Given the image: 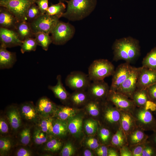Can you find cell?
I'll return each mask as SVG.
<instances>
[{
  "label": "cell",
  "instance_id": "obj_1",
  "mask_svg": "<svg viewBox=\"0 0 156 156\" xmlns=\"http://www.w3.org/2000/svg\"><path fill=\"white\" fill-rule=\"evenodd\" d=\"M112 48L113 59L116 61L122 60L130 64L135 61L140 54L138 41L131 37L116 40Z\"/></svg>",
  "mask_w": 156,
  "mask_h": 156
},
{
  "label": "cell",
  "instance_id": "obj_2",
  "mask_svg": "<svg viewBox=\"0 0 156 156\" xmlns=\"http://www.w3.org/2000/svg\"><path fill=\"white\" fill-rule=\"evenodd\" d=\"M67 3L66 11L62 17L71 21H80L89 16L94 10L97 0H66Z\"/></svg>",
  "mask_w": 156,
  "mask_h": 156
},
{
  "label": "cell",
  "instance_id": "obj_3",
  "mask_svg": "<svg viewBox=\"0 0 156 156\" xmlns=\"http://www.w3.org/2000/svg\"><path fill=\"white\" fill-rule=\"evenodd\" d=\"M115 70L113 64L104 59L94 60L90 66L88 76L93 81L103 80L106 77L112 76Z\"/></svg>",
  "mask_w": 156,
  "mask_h": 156
},
{
  "label": "cell",
  "instance_id": "obj_4",
  "mask_svg": "<svg viewBox=\"0 0 156 156\" xmlns=\"http://www.w3.org/2000/svg\"><path fill=\"white\" fill-rule=\"evenodd\" d=\"M131 113L137 127L144 131H156V119L151 110L146 109L144 107L136 106Z\"/></svg>",
  "mask_w": 156,
  "mask_h": 156
},
{
  "label": "cell",
  "instance_id": "obj_5",
  "mask_svg": "<svg viewBox=\"0 0 156 156\" xmlns=\"http://www.w3.org/2000/svg\"><path fill=\"white\" fill-rule=\"evenodd\" d=\"M75 32V28L71 24L59 21L51 34L52 43L64 45L73 37Z\"/></svg>",
  "mask_w": 156,
  "mask_h": 156
},
{
  "label": "cell",
  "instance_id": "obj_6",
  "mask_svg": "<svg viewBox=\"0 0 156 156\" xmlns=\"http://www.w3.org/2000/svg\"><path fill=\"white\" fill-rule=\"evenodd\" d=\"M37 0H13L0 1V6L6 8L16 17L18 22L26 21L28 10Z\"/></svg>",
  "mask_w": 156,
  "mask_h": 156
},
{
  "label": "cell",
  "instance_id": "obj_7",
  "mask_svg": "<svg viewBox=\"0 0 156 156\" xmlns=\"http://www.w3.org/2000/svg\"><path fill=\"white\" fill-rule=\"evenodd\" d=\"M59 18L56 16L44 14L29 23L34 34L42 32L49 34L60 21Z\"/></svg>",
  "mask_w": 156,
  "mask_h": 156
},
{
  "label": "cell",
  "instance_id": "obj_8",
  "mask_svg": "<svg viewBox=\"0 0 156 156\" xmlns=\"http://www.w3.org/2000/svg\"><path fill=\"white\" fill-rule=\"evenodd\" d=\"M106 99L120 111H125L131 113L136 107L131 99L116 91L110 90Z\"/></svg>",
  "mask_w": 156,
  "mask_h": 156
},
{
  "label": "cell",
  "instance_id": "obj_9",
  "mask_svg": "<svg viewBox=\"0 0 156 156\" xmlns=\"http://www.w3.org/2000/svg\"><path fill=\"white\" fill-rule=\"evenodd\" d=\"M91 81L88 75L80 71H74L67 76L65 84L73 90H85L88 89Z\"/></svg>",
  "mask_w": 156,
  "mask_h": 156
},
{
  "label": "cell",
  "instance_id": "obj_10",
  "mask_svg": "<svg viewBox=\"0 0 156 156\" xmlns=\"http://www.w3.org/2000/svg\"><path fill=\"white\" fill-rule=\"evenodd\" d=\"M141 67H133L128 77L116 91L121 93L131 99L132 95L137 89V83Z\"/></svg>",
  "mask_w": 156,
  "mask_h": 156
},
{
  "label": "cell",
  "instance_id": "obj_11",
  "mask_svg": "<svg viewBox=\"0 0 156 156\" xmlns=\"http://www.w3.org/2000/svg\"><path fill=\"white\" fill-rule=\"evenodd\" d=\"M103 117L105 122L112 127L115 132L120 127V110L107 100L104 103Z\"/></svg>",
  "mask_w": 156,
  "mask_h": 156
},
{
  "label": "cell",
  "instance_id": "obj_12",
  "mask_svg": "<svg viewBox=\"0 0 156 156\" xmlns=\"http://www.w3.org/2000/svg\"><path fill=\"white\" fill-rule=\"evenodd\" d=\"M130 64L126 62L121 64L115 70L112 75L110 90L117 91L127 78L133 67Z\"/></svg>",
  "mask_w": 156,
  "mask_h": 156
},
{
  "label": "cell",
  "instance_id": "obj_13",
  "mask_svg": "<svg viewBox=\"0 0 156 156\" xmlns=\"http://www.w3.org/2000/svg\"><path fill=\"white\" fill-rule=\"evenodd\" d=\"M87 89L89 95L94 100H103L107 98L110 87L103 80L93 81Z\"/></svg>",
  "mask_w": 156,
  "mask_h": 156
},
{
  "label": "cell",
  "instance_id": "obj_14",
  "mask_svg": "<svg viewBox=\"0 0 156 156\" xmlns=\"http://www.w3.org/2000/svg\"><path fill=\"white\" fill-rule=\"evenodd\" d=\"M0 47L7 48L21 46V40L13 30L0 27Z\"/></svg>",
  "mask_w": 156,
  "mask_h": 156
},
{
  "label": "cell",
  "instance_id": "obj_15",
  "mask_svg": "<svg viewBox=\"0 0 156 156\" xmlns=\"http://www.w3.org/2000/svg\"><path fill=\"white\" fill-rule=\"evenodd\" d=\"M156 83V70L141 67L137 83V89H146Z\"/></svg>",
  "mask_w": 156,
  "mask_h": 156
},
{
  "label": "cell",
  "instance_id": "obj_16",
  "mask_svg": "<svg viewBox=\"0 0 156 156\" xmlns=\"http://www.w3.org/2000/svg\"><path fill=\"white\" fill-rule=\"evenodd\" d=\"M40 116L43 117L54 116L57 107L46 97H42L38 101L36 106Z\"/></svg>",
  "mask_w": 156,
  "mask_h": 156
},
{
  "label": "cell",
  "instance_id": "obj_17",
  "mask_svg": "<svg viewBox=\"0 0 156 156\" xmlns=\"http://www.w3.org/2000/svg\"><path fill=\"white\" fill-rule=\"evenodd\" d=\"M19 110L22 118L26 120L36 123L39 119L40 116L36 107L31 102L22 104Z\"/></svg>",
  "mask_w": 156,
  "mask_h": 156
},
{
  "label": "cell",
  "instance_id": "obj_18",
  "mask_svg": "<svg viewBox=\"0 0 156 156\" xmlns=\"http://www.w3.org/2000/svg\"><path fill=\"white\" fill-rule=\"evenodd\" d=\"M18 22L10 11L5 7L0 6V27L14 30Z\"/></svg>",
  "mask_w": 156,
  "mask_h": 156
},
{
  "label": "cell",
  "instance_id": "obj_19",
  "mask_svg": "<svg viewBox=\"0 0 156 156\" xmlns=\"http://www.w3.org/2000/svg\"><path fill=\"white\" fill-rule=\"evenodd\" d=\"M120 126L126 136L137 127L134 119L130 112L120 111Z\"/></svg>",
  "mask_w": 156,
  "mask_h": 156
},
{
  "label": "cell",
  "instance_id": "obj_20",
  "mask_svg": "<svg viewBox=\"0 0 156 156\" xmlns=\"http://www.w3.org/2000/svg\"><path fill=\"white\" fill-rule=\"evenodd\" d=\"M17 60L15 52L8 51L7 48L0 47V68L9 69L12 68Z\"/></svg>",
  "mask_w": 156,
  "mask_h": 156
},
{
  "label": "cell",
  "instance_id": "obj_21",
  "mask_svg": "<svg viewBox=\"0 0 156 156\" xmlns=\"http://www.w3.org/2000/svg\"><path fill=\"white\" fill-rule=\"evenodd\" d=\"M142 129L136 127L127 136V145L129 146L145 143L149 136Z\"/></svg>",
  "mask_w": 156,
  "mask_h": 156
},
{
  "label": "cell",
  "instance_id": "obj_22",
  "mask_svg": "<svg viewBox=\"0 0 156 156\" xmlns=\"http://www.w3.org/2000/svg\"><path fill=\"white\" fill-rule=\"evenodd\" d=\"M6 117L12 129L14 131L18 130L22 124V117L19 109L15 106H10L7 112Z\"/></svg>",
  "mask_w": 156,
  "mask_h": 156
},
{
  "label": "cell",
  "instance_id": "obj_23",
  "mask_svg": "<svg viewBox=\"0 0 156 156\" xmlns=\"http://www.w3.org/2000/svg\"><path fill=\"white\" fill-rule=\"evenodd\" d=\"M14 30L22 41L28 38L35 37V34L31 29L30 23L27 21L18 22Z\"/></svg>",
  "mask_w": 156,
  "mask_h": 156
},
{
  "label": "cell",
  "instance_id": "obj_24",
  "mask_svg": "<svg viewBox=\"0 0 156 156\" xmlns=\"http://www.w3.org/2000/svg\"><path fill=\"white\" fill-rule=\"evenodd\" d=\"M68 131L76 137H79L82 132L83 118L79 115H75L67 120Z\"/></svg>",
  "mask_w": 156,
  "mask_h": 156
},
{
  "label": "cell",
  "instance_id": "obj_25",
  "mask_svg": "<svg viewBox=\"0 0 156 156\" xmlns=\"http://www.w3.org/2000/svg\"><path fill=\"white\" fill-rule=\"evenodd\" d=\"M57 82L54 86H49L48 88L51 90L55 96L61 101L65 102L70 99L68 93L63 86L62 77L59 75L57 77Z\"/></svg>",
  "mask_w": 156,
  "mask_h": 156
},
{
  "label": "cell",
  "instance_id": "obj_26",
  "mask_svg": "<svg viewBox=\"0 0 156 156\" xmlns=\"http://www.w3.org/2000/svg\"><path fill=\"white\" fill-rule=\"evenodd\" d=\"M68 131L67 121L54 119L52 135L62 138L66 136Z\"/></svg>",
  "mask_w": 156,
  "mask_h": 156
},
{
  "label": "cell",
  "instance_id": "obj_27",
  "mask_svg": "<svg viewBox=\"0 0 156 156\" xmlns=\"http://www.w3.org/2000/svg\"><path fill=\"white\" fill-rule=\"evenodd\" d=\"M131 99L137 107H144L146 102L150 100L146 89H137Z\"/></svg>",
  "mask_w": 156,
  "mask_h": 156
},
{
  "label": "cell",
  "instance_id": "obj_28",
  "mask_svg": "<svg viewBox=\"0 0 156 156\" xmlns=\"http://www.w3.org/2000/svg\"><path fill=\"white\" fill-rule=\"evenodd\" d=\"M77 111L73 108L67 106L57 107L54 116L57 118L67 121L69 118L76 115Z\"/></svg>",
  "mask_w": 156,
  "mask_h": 156
},
{
  "label": "cell",
  "instance_id": "obj_29",
  "mask_svg": "<svg viewBox=\"0 0 156 156\" xmlns=\"http://www.w3.org/2000/svg\"><path fill=\"white\" fill-rule=\"evenodd\" d=\"M110 142L113 146L119 150L127 145L126 136L120 127L113 135Z\"/></svg>",
  "mask_w": 156,
  "mask_h": 156
},
{
  "label": "cell",
  "instance_id": "obj_30",
  "mask_svg": "<svg viewBox=\"0 0 156 156\" xmlns=\"http://www.w3.org/2000/svg\"><path fill=\"white\" fill-rule=\"evenodd\" d=\"M53 120L52 116L43 117L40 116L36 123L37 127L43 132L52 135Z\"/></svg>",
  "mask_w": 156,
  "mask_h": 156
},
{
  "label": "cell",
  "instance_id": "obj_31",
  "mask_svg": "<svg viewBox=\"0 0 156 156\" xmlns=\"http://www.w3.org/2000/svg\"><path fill=\"white\" fill-rule=\"evenodd\" d=\"M35 39L38 45L40 46L45 51L48 50L50 45L52 43L51 36L49 34L42 32L35 34Z\"/></svg>",
  "mask_w": 156,
  "mask_h": 156
},
{
  "label": "cell",
  "instance_id": "obj_32",
  "mask_svg": "<svg viewBox=\"0 0 156 156\" xmlns=\"http://www.w3.org/2000/svg\"><path fill=\"white\" fill-rule=\"evenodd\" d=\"M142 63V66L156 70V47L147 53Z\"/></svg>",
  "mask_w": 156,
  "mask_h": 156
},
{
  "label": "cell",
  "instance_id": "obj_33",
  "mask_svg": "<svg viewBox=\"0 0 156 156\" xmlns=\"http://www.w3.org/2000/svg\"><path fill=\"white\" fill-rule=\"evenodd\" d=\"M66 8V5L64 2L59 1L57 4H51L45 14L51 16H55L60 18L62 17L65 12Z\"/></svg>",
  "mask_w": 156,
  "mask_h": 156
},
{
  "label": "cell",
  "instance_id": "obj_34",
  "mask_svg": "<svg viewBox=\"0 0 156 156\" xmlns=\"http://www.w3.org/2000/svg\"><path fill=\"white\" fill-rule=\"evenodd\" d=\"M88 94L85 90L75 91L70 96V100L74 105H80L88 102Z\"/></svg>",
  "mask_w": 156,
  "mask_h": 156
},
{
  "label": "cell",
  "instance_id": "obj_35",
  "mask_svg": "<svg viewBox=\"0 0 156 156\" xmlns=\"http://www.w3.org/2000/svg\"><path fill=\"white\" fill-rule=\"evenodd\" d=\"M52 135L40 130L37 127L34 130L33 139L37 145H41L45 144Z\"/></svg>",
  "mask_w": 156,
  "mask_h": 156
},
{
  "label": "cell",
  "instance_id": "obj_36",
  "mask_svg": "<svg viewBox=\"0 0 156 156\" xmlns=\"http://www.w3.org/2000/svg\"><path fill=\"white\" fill-rule=\"evenodd\" d=\"M37 42L34 38H27L23 41L21 46V51L22 53L35 51L37 46Z\"/></svg>",
  "mask_w": 156,
  "mask_h": 156
},
{
  "label": "cell",
  "instance_id": "obj_37",
  "mask_svg": "<svg viewBox=\"0 0 156 156\" xmlns=\"http://www.w3.org/2000/svg\"><path fill=\"white\" fill-rule=\"evenodd\" d=\"M62 145V143L60 140L51 137L45 143L44 150L52 152H56L61 148Z\"/></svg>",
  "mask_w": 156,
  "mask_h": 156
},
{
  "label": "cell",
  "instance_id": "obj_38",
  "mask_svg": "<svg viewBox=\"0 0 156 156\" xmlns=\"http://www.w3.org/2000/svg\"><path fill=\"white\" fill-rule=\"evenodd\" d=\"M42 14L37 4L34 3L29 8L26 16V21L30 23L42 15Z\"/></svg>",
  "mask_w": 156,
  "mask_h": 156
},
{
  "label": "cell",
  "instance_id": "obj_39",
  "mask_svg": "<svg viewBox=\"0 0 156 156\" xmlns=\"http://www.w3.org/2000/svg\"><path fill=\"white\" fill-rule=\"evenodd\" d=\"M11 139L7 137H1L0 139V155L4 156L7 154L13 144Z\"/></svg>",
  "mask_w": 156,
  "mask_h": 156
},
{
  "label": "cell",
  "instance_id": "obj_40",
  "mask_svg": "<svg viewBox=\"0 0 156 156\" xmlns=\"http://www.w3.org/2000/svg\"><path fill=\"white\" fill-rule=\"evenodd\" d=\"M98 124L97 122L92 119L86 121L84 124V128L86 133L89 135H93L97 132Z\"/></svg>",
  "mask_w": 156,
  "mask_h": 156
},
{
  "label": "cell",
  "instance_id": "obj_41",
  "mask_svg": "<svg viewBox=\"0 0 156 156\" xmlns=\"http://www.w3.org/2000/svg\"><path fill=\"white\" fill-rule=\"evenodd\" d=\"M100 105L96 100L90 101L86 105V109L89 114L93 116H98L100 114Z\"/></svg>",
  "mask_w": 156,
  "mask_h": 156
},
{
  "label": "cell",
  "instance_id": "obj_42",
  "mask_svg": "<svg viewBox=\"0 0 156 156\" xmlns=\"http://www.w3.org/2000/svg\"><path fill=\"white\" fill-rule=\"evenodd\" d=\"M20 141L24 146L28 145L31 139L30 129L26 127L23 129L19 133Z\"/></svg>",
  "mask_w": 156,
  "mask_h": 156
},
{
  "label": "cell",
  "instance_id": "obj_43",
  "mask_svg": "<svg viewBox=\"0 0 156 156\" xmlns=\"http://www.w3.org/2000/svg\"><path fill=\"white\" fill-rule=\"evenodd\" d=\"M99 139L103 144H106L109 142L110 139L111 140V133L110 130L105 127L100 128L99 132Z\"/></svg>",
  "mask_w": 156,
  "mask_h": 156
},
{
  "label": "cell",
  "instance_id": "obj_44",
  "mask_svg": "<svg viewBox=\"0 0 156 156\" xmlns=\"http://www.w3.org/2000/svg\"><path fill=\"white\" fill-rule=\"evenodd\" d=\"M142 156H156V148L148 140L142 151Z\"/></svg>",
  "mask_w": 156,
  "mask_h": 156
},
{
  "label": "cell",
  "instance_id": "obj_45",
  "mask_svg": "<svg viewBox=\"0 0 156 156\" xmlns=\"http://www.w3.org/2000/svg\"><path fill=\"white\" fill-rule=\"evenodd\" d=\"M75 152V148L71 143H66L63 148L60 152L62 156H70L73 155Z\"/></svg>",
  "mask_w": 156,
  "mask_h": 156
},
{
  "label": "cell",
  "instance_id": "obj_46",
  "mask_svg": "<svg viewBox=\"0 0 156 156\" xmlns=\"http://www.w3.org/2000/svg\"><path fill=\"white\" fill-rule=\"evenodd\" d=\"M129 146L132 156H142L145 143Z\"/></svg>",
  "mask_w": 156,
  "mask_h": 156
},
{
  "label": "cell",
  "instance_id": "obj_47",
  "mask_svg": "<svg viewBox=\"0 0 156 156\" xmlns=\"http://www.w3.org/2000/svg\"><path fill=\"white\" fill-rule=\"evenodd\" d=\"M150 100L153 102L156 101V83L146 89Z\"/></svg>",
  "mask_w": 156,
  "mask_h": 156
},
{
  "label": "cell",
  "instance_id": "obj_48",
  "mask_svg": "<svg viewBox=\"0 0 156 156\" xmlns=\"http://www.w3.org/2000/svg\"><path fill=\"white\" fill-rule=\"evenodd\" d=\"M35 3L38 7L42 14H45L49 8L48 0H37Z\"/></svg>",
  "mask_w": 156,
  "mask_h": 156
},
{
  "label": "cell",
  "instance_id": "obj_49",
  "mask_svg": "<svg viewBox=\"0 0 156 156\" xmlns=\"http://www.w3.org/2000/svg\"><path fill=\"white\" fill-rule=\"evenodd\" d=\"M9 131L8 123L3 118L1 117L0 119V132L2 135L8 133Z\"/></svg>",
  "mask_w": 156,
  "mask_h": 156
},
{
  "label": "cell",
  "instance_id": "obj_50",
  "mask_svg": "<svg viewBox=\"0 0 156 156\" xmlns=\"http://www.w3.org/2000/svg\"><path fill=\"white\" fill-rule=\"evenodd\" d=\"M86 146L91 149H96L99 146V144L97 139L93 138H88L86 141Z\"/></svg>",
  "mask_w": 156,
  "mask_h": 156
},
{
  "label": "cell",
  "instance_id": "obj_51",
  "mask_svg": "<svg viewBox=\"0 0 156 156\" xmlns=\"http://www.w3.org/2000/svg\"><path fill=\"white\" fill-rule=\"evenodd\" d=\"M120 156H132V153L128 145L123 146L119 149Z\"/></svg>",
  "mask_w": 156,
  "mask_h": 156
},
{
  "label": "cell",
  "instance_id": "obj_52",
  "mask_svg": "<svg viewBox=\"0 0 156 156\" xmlns=\"http://www.w3.org/2000/svg\"><path fill=\"white\" fill-rule=\"evenodd\" d=\"M107 148L104 145L99 146L95 151L96 155L99 156H107Z\"/></svg>",
  "mask_w": 156,
  "mask_h": 156
},
{
  "label": "cell",
  "instance_id": "obj_53",
  "mask_svg": "<svg viewBox=\"0 0 156 156\" xmlns=\"http://www.w3.org/2000/svg\"><path fill=\"white\" fill-rule=\"evenodd\" d=\"M32 155V153L30 151L24 148L18 149L16 154V155L17 156H30Z\"/></svg>",
  "mask_w": 156,
  "mask_h": 156
},
{
  "label": "cell",
  "instance_id": "obj_54",
  "mask_svg": "<svg viewBox=\"0 0 156 156\" xmlns=\"http://www.w3.org/2000/svg\"><path fill=\"white\" fill-rule=\"evenodd\" d=\"M148 140L153 144L156 148V131L149 136Z\"/></svg>",
  "mask_w": 156,
  "mask_h": 156
},
{
  "label": "cell",
  "instance_id": "obj_55",
  "mask_svg": "<svg viewBox=\"0 0 156 156\" xmlns=\"http://www.w3.org/2000/svg\"><path fill=\"white\" fill-rule=\"evenodd\" d=\"M108 156H119V153L116 150L112 148H108Z\"/></svg>",
  "mask_w": 156,
  "mask_h": 156
},
{
  "label": "cell",
  "instance_id": "obj_56",
  "mask_svg": "<svg viewBox=\"0 0 156 156\" xmlns=\"http://www.w3.org/2000/svg\"><path fill=\"white\" fill-rule=\"evenodd\" d=\"M83 155L84 156H92L94 155L92 152L88 149H86L83 152Z\"/></svg>",
  "mask_w": 156,
  "mask_h": 156
},
{
  "label": "cell",
  "instance_id": "obj_57",
  "mask_svg": "<svg viewBox=\"0 0 156 156\" xmlns=\"http://www.w3.org/2000/svg\"><path fill=\"white\" fill-rule=\"evenodd\" d=\"M13 0H0V1H3V2H5V1H11Z\"/></svg>",
  "mask_w": 156,
  "mask_h": 156
},
{
  "label": "cell",
  "instance_id": "obj_58",
  "mask_svg": "<svg viewBox=\"0 0 156 156\" xmlns=\"http://www.w3.org/2000/svg\"><path fill=\"white\" fill-rule=\"evenodd\" d=\"M154 103H155V105H156V109L155 112V114L156 115V101L154 102Z\"/></svg>",
  "mask_w": 156,
  "mask_h": 156
},
{
  "label": "cell",
  "instance_id": "obj_59",
  "mask_svg": "<svg viewBox=\"0 0 156 156\" xmlns=\"http://www.w3.org/2000/svg\"><path fill=\"white\" fill-rule=\"evenodd\" d=\"M59 1H62L64 2V1H65L66 0H59Z\"/></svg>",
  "mask_w": 156,
  "mask_h": 156
}]
</instances>
